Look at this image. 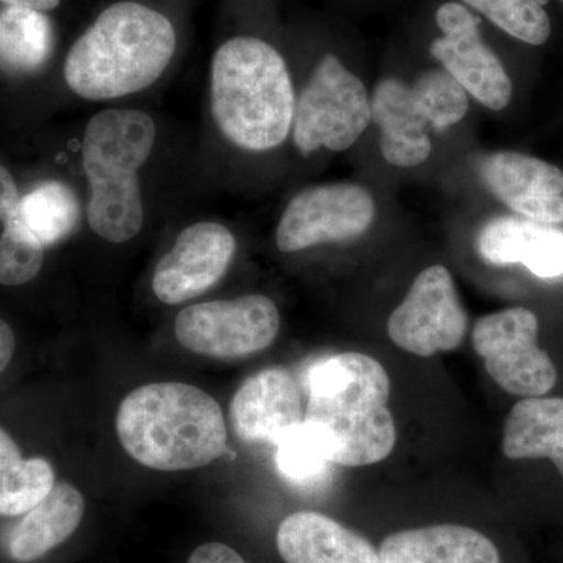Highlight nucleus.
Wrapping results in <instances>:
<instances>
[{
  "mask_svg": "<svg viewBox=\"0 0 563 563\" xmlns=\"http://www.w3.org/2000/svg\"><path fill=\"white\" fill-rule=\"evenodd\" d=\"M95 2H99V0H95Z\"/></svg>",
  "mask_w": 563,
  "mask_h": 563,
  "instance_id": "nucleus-28",
  "label": "nucleus"
},
{
  "mask_svg": "<svg viewBox=\"0 0 563 563\" xmlns=\"http://www.w3.org/2000/svg\"><path fill=\"white\" fill-rule=\"evenodd\" d=\"M485 188L515 213L540 224L563 222V173L551 163L501 151L479 163Z\"/></svg>",
  "mask_w": 563,
  "mask_h": 563,
  "instance_id": "nucleus-14",
  "label": "nucleus"
},
{
  "mask_svg": "<svg viewBox=\"0 0 563 563\" xmlns=\"http://www.w3.org/2000/svg\"><path fill=\"white\" fill-rule=\"evenodd\" d=\"M32 136L79 181L84 231L107 246H129L206 195L198 133L151 103L99 107L62 135Z\"/></svg>",
  "mask_w": 563,
  "mask_h": 563,
  "instance_id": "nucleus-2",
  "label": "nucleus"
},
{
  "mask_svg": "<svg viewBox=\"0 0 563 563\" xmlns=\"http://www.w3.org/2000/svg\"><path fill=\"white\" fill-rule=\"evenodd\" d=\"M376 201L354 181L307 185L285 202L274 229L280 254L291 255L335 244H351L368 233Z\"/></svg>",
  "mask_w": 563,
  "mask_h": 563,
  "instance_id": "nucleus-9",
  "label": "nucleus"
},
{
  "mask_svg": "<svg viewBox=\"0 0 563 563\" xmlns=\"http://www.w3.org/2000/svg\"><path fill=\"white\" fill-rule=\"evenodd\" d=\"M296 77L276 0H217L198 166L203 191L257 195L290 146Z\"/></svg>",
  "mask_w": 563,
  "mask_h": 563,
  "instance_id": "nucleus-1",
  "label": "nucleus"
},
{
  "mask_svg": "<svg viewBox=\"0 0 563 563\" xmlns=\"http://www.w3.org/2000/svg\"><path fill=\"white\" fill-rule=\"evenodd\" d=\"M292 49L307 65L296 85L292 152L309 161L321 152H344L372 124V98L340 46L339 31L329 20H296L287 24Z\"/></svg>",
  "mask_w": 563,
  "mask_h": 563,
  "instance_id": "nucleus-5",
  "label": "nucleus"
},
{
  "mask_svg": "<svg viewBox=\"0 0 563 563\" xmlns=\"http://www.w3.org/2000/svg\"><path fill=\"white\" fill-rule=\"evenodd\" d=\"M468 109V92L443 68L426 70L412 85L395 77L380 80L372 95L380 154L399 168L421 165L432 152L429 133L459 124Z\"/></svg>",
  "mask_w": 563,
  "mask_h": 563,
  "instance_id": "nucleus-7",
  "label": "nucleus"
},
{
  "mask_svg": "<svg viewBox=\"0 0 563 563\" xmlns=\"http://www.w3.org/2000/svg\"><path fill=\"white\" fill-rule=\"evenodd\" d=\"M503 453L509 459H550L563 477V398H525L504 426Z\"/></svg>",
  "mask_w": 563,
  "mask_h": 563,
  "instance_id": "nucleus-20",
  "label": "nucleus"
},
{
  "mask_svg": "<svg viewBox=\"0 0 563 563\" xmlns=\"http://www.w3.org/2000/svg\"><path fill=\"white\" fill-rule=\"evenodd\" d=\"M199 0H99L70 36L41 129L76 107L150 103L184 65Z\"/></svg>",
  "mask_w": 563,
  "mask_h": 563,
  "instance_id": "nucleus-3",
  "label": "nucleus"
},
{
  "mask_svg": "<svg viewBox=\"0 0 563 563\" xmlns=\"http://www.w3.org/2000/svg\"><path fill=\"white\" fill-rule=\"evenodd\" d=\"M55 487L54 468L46 459H22L5 429L0 431V514L20 517L38 506Z\"/></svg>",
  "mask_w": 563,
  "mask_h": 563,
  "instance_id": "nucleus-21",
  "label": "nucleus"
},
{
  "mask_svg": "<svg viewBox=\"0 0 563 563\" xmlns=\"http://www.w3.org/2000/svg\"><path fill=\"white\" fill-rule=\"evenodd\" d=\"M187 563H247L229 544L221 542L203 543L196 548Z\"/></svg>",
  "mask_w": 563,
  "mask_h": 563,
  "instance_id": "nucleus-25",
  "label": "nucleus"
},
{
  "mask_svg": "<svg viewBox=\"0 0 563 563\" xmlns=\"http://www.w3.org/2000/svg\"><path fill=\"white\" fill-rule=\"evenodd\" d=\"M306 422L329 461L366 466L384 461L396 444L388 410L390 377L376 358L342 352L313 363L306 376Z\"/></svg>",
  "mask_w": 563,
  "mask_h": 563,
  "instance_id": "nucleus-4",
  "label": "nucleus"
},
{
  "mask_svg": "<svg viewBox=\"0 0 563 563\" xmlns=\"http://www.w3.org/2000/svg\"><path fill=\"white\" fill-rule=\"evenodd\" d=\"M439 35L429 52L455 81L484 107L506 109L512 99V80L501 58L484 38L483 20L457 0H444L433 10Z\"/></svg>",
  "mask_w": 563,
  "mask_h": 563,
  "instance_id": "nucleus-12",
  "label": "nucleus"
},
{
  "mask_svg": "<svg viewBox=\"0 0 563 563\" xmlns=\"http://www.w3.org/2000/svg\"><path fill=\"white\" fill-rule=\"evenodd\" d=\"M385 563H503L490 539L457 525L391 533L380 544Z\"/></svg>",
  "mask_w": 563,
  "mask_h": 563,
  "instance_id": "nucleus-18",
  "label": "nucleus"
},
{
  "mask_svg": "<svg viewBox=\"0 0 563 563\" xmlns=\"http://www.w3.org/2000/svg\"><path fill=\"white\" fill-rule=\"evenodd\" d=\"M85 515V499L74 485L55 484L49 495L22 515L10 533L9 554L14 562L38 561L60 547L79 528Z\"/></svg>",
  "mask_w": 563,
  "mask_h": 563,
  "instance_id": "nucleus-19",
  "label": "nucleus"
},
{
  "mask_svg": "<svg viewBox=\"0 0 563 563\" xmlns=\"http://www.w3.org/2000/svg\"><path fill=\"white\" fill-rule=\"evenodd\" d=\"M276 543L285 563H385L368 540L318 512L285 518Z\"/></svg>",
  "mask_w": 563,
  "mask_h": 563,
  "instance_id": "nucleus-17",
  "label": "nucleus"
},
{
  "mask_svg": "<svg viewBox=\"0 0 563 563\" xmlns=\"http://www.w3.org/2000/svg\"><path fill=\"white\" fill-rule=\"evenodd\" d=\"M16 350V335L7 321H0V372L9 368L11 358Z\"/></svg>",
  "mask_w": 563,
  "mask_h": 563,
  "instance_id": "nucleus-26",
  "label": "nucleus"
},
{
  "mask_svg": "<svg viewBox=\"0 0 563 563\" xmlns=\"http://www.w3.org/2000/svg\"><path fill=\"white\" fill-rule=\"evenodd\" d=\"M479 254L496 266L525 265L542 279L563 276V231L554 225L501 217L484 225Z\"/></svg>",
  "mask_w": 563,
  "mask_h": 563,
  "instance_id": "nucleus-16",
  "label": "nucleus"
},
{
  "mask_svg": "<svg viewBox=\"0 0 563 563\" xmlns=\"http://www.w3.org/2000/svg\"><path fill=\"white\" fill-rule=\"evenodd\" d=\"M561 2L563 3V0H561Z\"/></svg>",
  "mask_w": 563,
  "mask_h": 563,
  "instance_id": "nucleus-29",
  "label": "nucleus"
},
{
  "mask_svg": "<svg viewBox=\"0 0 563 563\" xmlns=\"http://www.w3.org/2000/svg\"><path fill=\"white\" fill-rule=\"evenodd\" d=\"M280 312L269 296L247 292L181 307L173 331L185 350L203 357H250L272 346L280 331Z\"/></svg>",
  "mask_w": 563,
  "mask_h": 563,
  "instance_id": "nucleus-10",
  "label": "nucleus"
},
{
  "mask_svg": "<svg viewBox=\"0 0 563 563\" xmlns=\"http://www.w3.org/2000/svg\"><path fill=\"white\" fill-rule=\"evenodd\" d=\"M231 421L242 442L277 446L306 421L301 387L287 369H263L246 379L233 396Z\"/></svg>",
  "mask_w": 563,
  "mask_h": 563,
  "instance_id": "nucleus-15",
  "label": "nucleus"
},
{
  "mask_svg": "<svg viewBox=\"0 0 563 563\" xmlns=\"http://www.w3.org/2000/svg\"><path fill=\"white\" fill-rule=\"evenodd\" d=\"M239 252V232L231 222L209 214L179 217L152 268V295L168 307L196 302L232 272Z\"/></svg>",
  "mask_w": 563,
  "mask_h": 563,
  "instance_id": "nucleus-8",
  "label": "nucleus"
},
{
  "mask_svg": "<svg viewBox=\"0 0 563 563\" xmlns=\"http://www.w3.org/2000/svg\"><path fill=\"white\" fill-rule=\"evenodd\" d=\"M539 320L525 307L501 310L474 324L473 346L493 380L510 395L536 398L553 390L558 372L537 344Z\"/></svg>",
  "mask_w": 563,
  "mask_h": 563,
  "instance_id": "nucleus-11",
  "label": "nucleus"
},
{
  "mask_svg": "<svg viewBox=\"0 0 563 563\" xmlns=\"http://www.w3.org/2000/svg\"><path fill=\"white\" fill-rule=\"evenodd\" d=\"M95 0H0V7H16V9L35 10L52 14L79 27L81 21L96 5Z\"/></svg>",
  "mask_w": 563,
  "mask_h": 563,
  "instance_id": "nucleus-24",
  "label": "nucleus"
},
{
  "mask_svg": "<svg viewBox=\"0 0 563 563\" xmlns=\"http://www.w3.org/2000/svg\"><path fill=\"white\" fill-rule=\"evenodd\" d=\"M336 3H343V5H347V3L352 2V0H333Z\"/></svg>",
  "mask_w": 563,
  "mask_h": 563,
  "instance_id": "nucleus-27",
  "label": "nucleus"
},
{
  "mask_svg": "<svg viewBox=\"0 0 563 563\" xmlns=\"http://www.w3.org/2000/svg\"><path fill=\"white\" fill-rule=\"evenodd\" d=\"M493 27L529 46H543L553 32L551 0H457Z\"/></svg>",
  "mask_w": 563,
  "mask_h": 563,
  "instance_id": "nucleus-22",
  "label": "nucleus"
},
{
  "mask_svg": "<svg viewBox=\"0 0 563 563\" xmlns=\"http://www.w3.org/2000/svg\"><path fill=\"white\" fill-rule=\"evenodd\" d=\"M466 328L468 317L453 276L442 265L429 266L418 274L387 322L391 342L418 357L455 350L463 342Z\"/></svg>",
  "mask_w": 563,
  "mask_h": 563,
  "instance_id": "nucleus-13",
  "label": "nucleus"
},
{
  "mask_svg": "<svg viewBox=\"0 0 563 563\" xmlns=\"http://www.w3.org/2000/svg\"><path fill=\"white\" fill-rule=\"evenodd\" d=\"M329 463L324 446L306 421L277 444V466L291 483L306 485L320 479Z\"/></svg>",
  "mask_w": 563,
  "mask_h": 563,
  "instance_id": "nucleus-23",
  "label": "nucleus"
},
{
  "mask_svg": "<svg viewBox=\"0 0 563 563\" xmlns=\"http://www.w3.org/2000/svg\"><path fill=\"white\" fill-rule=\"evenodd\" d=\"M121 446L133 461L158 472L202 468L225 454L228 426L220 404L192 385H143L117 413Z\"/></svg>",
  "mask_w": 563,
  "mask_h": 563,
  "instance_id": "nucleus-6",
  "label": "nucleus"
}]
</instances>
